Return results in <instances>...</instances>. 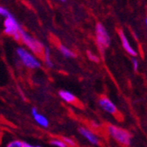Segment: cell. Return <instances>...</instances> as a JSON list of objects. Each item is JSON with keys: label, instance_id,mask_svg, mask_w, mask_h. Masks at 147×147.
<instances>
[{"label": "cell", "instance_id": "3957f363", "mask_svg": "<svg viewBox=\"0 0 147 147\" xmlns=\"http://www.w3.org/2000/svg\"><path fill=\"white\" fill-rule=\"evenodd\" d=\"M22 29L21 26L13 15L10 14L8 17L5 18L3 28L5 34L11 36L17 42H20V32Z\"/></svg>", "mask_w": 147, "mask_h": 147}, {"label": "cell", "instance_id": "ba28073f", "mask_svg": "<svg viewBox=\"0 0 147 147\" xmlns=\"http://www.w3.org/2000/svg\"><path fill=\"white\" fill-rule=\"evenodd\" d=\"M31 115L34 120V122L39 125V126H41L44 129L48 128L49 126V120L48 118L43 115L41 113H39L38 112V109L36 108H32L31 109Z\"/></svg>", "mask_w": 147, "mask_h": 147}, {"label": "cell", "instance_id": "d6986e66", "mask_svg": "<svg viewBox=\"0 0 147 147\" xmlns=\"http://www.w3.org/2000/svg\"><path fill=\"white\" fill-rule=\"evenodd\" d=\"M24 147H41L40 145H37V144H30V143H26L24 141Z\"/></svg>", "mask_w": 147, "mask_h": 147}, {"label": "cell", "instance_id": "8fae6325", "mask_svg": "<svg viewBox=\"0 0 147 147\" xmlns=\"http://www.w3.org/2000/svg\"><path fill=\"white\" fill-rule=\"evenodd\" d=\"M43 61H44V64L47 66L48 68L52 69L54 67V63H53V60L51 58V52L50 49L48 47H44V50H43Z\"/></svg>", "mask_w": 147, "mask_h": 147}, {"label": "cell", "instance_id": "30bf717a", "mask_svg": "<svg viewBox=\"0 0 147 147\" xmlns=\"http://www.w3.org/2000/svg\"><path fill=\"white\" fill-rule=\"evenodd\" d=\"M58 95L63 101L67 102V103L71 104L77 100V97L73 94V93L69 91H66V90H60L58 92Z\"/></svg>", "mask_w": 147, "mask_h": 147}, {"label": "cell", "instance_id": "2e32d148", "mask_svg": "<svg viewBox=\"0 0 147 147\" xmlns=\"http://www.w3.org/2000/svg\"><path fill=\"white\" fill-rule=\"evenodd\" d=\"M11 14L10 11L3 5H0V17H4L6 18Z\"/></svg>", "mask_w": 147, "mask_h": 147}, {"label": "cell", "instance_id": "9a60e30c", "mask_svg": "<svg viewBox=\"0 0 147 147\" xmlns=\"http://www.w3.org/2000/svg\"><path fill=\"white\" fill-rule=\"evenodd\" d=\"M62 140L66 144L68 147H76L77 146V144L75 142L74 139H72L71 138H68V137H63L62 138Z\"/></svg>", "mask_w": 147, "mask_h": 147}, {"label": "cell", "instance_id": "6da1fadb", "mask_svg": "<svg viewBox=\"0 0 147 147\" xmlns=\"http://www.w3.org/2000/svg\"><path fill=\"white\" fill-rule=\"evenodd\" d=\"M16 55L20 62L26 68L30 70H36L41 68L42 62L26 48H24L22 46L18 47L16 49Z\"/></svg>", "mask_w": 147, "mask_h": 147}, {"label": "cell", "instance_id": "ffe728a7", "mask_svg": "<svg viewBox=\"0 0 147 147\" xmlns=\"http://www.w3.org/2000/svg\"><path fill=\"white\" fill-rule=\"evenodd\" d=\"M145 23H146V26H147V18H146V20H145Z\"/></svg>", "mask_w": 147, "mask_h": 147}, {"label": "cell", "instance_id": "5b68a950", "mask_svg": "<svg viewBox=\"0 0 147 147\" xmlns=\"http://www.w3.org/2000/svg\"><path fill=\"white\" fill-rule=\"evenodd\" d=\"M95 37H96V42L100 49V50L103 52L105 49L108 48L110 45L111 42V38L105 28V26L101 23H98L95 28Z\"/></svg>", "mask_w": 147, "mask_h": 147}, {"label": "cell", "instance_id": "277c9868", "mask_svg": "<svg viewBox=\"0 0 147 147\" xmlns=\"http://www.w3.org/2000/svg\"><path fill=\"white\" fill-rule=\"evenodd\" d=\"M108 132H109V134L119 144H123L125 146L130 145L132 137L128 130L122 129V128H119L115 125H109Z\"/></svg>", "mask_w": 147, "mask_h": 147}, {"label": "cell", "instance_id": "5bb4252c", "mask_svg": "<svg viewBox=\"0 0 147 147\" xmlns=\"http://www.w3.org/2000/svg\"><path fill=\"white\" fill-rule=\"evenodd\" d=\"M50 144L55 147H68L66 144L62 140V138H53L50 140Z\"/></svg>", "mask_w": 147, "mask_h": 147}, {"label": "cell", "instance_id": "8992f818", "mask_svg": "<svg viewBox=\"0 0 147 147\" xmlns=\"http://www.w3.org/2000/svg\"><path fill=\"white\" fill-rule=\"evenodd\" d=\"M78 132H79V134L81 135L86 141H88L91 144L98 145L100 144L99 137L92 129H90L86 127H84V126H80L78 128Z\"/></svg>", "mask_w": 147, "mask_h": 147}, {"label": "cell", "instance_id": "44dd1931", "mask_svg": "<svg viewBox=\"0 0 147 147\" xmlns=\"http://www.w3.org/2000/svg\"><path fill=\"white\" fill-rule=\"evenodd\" d=\"M0 20H1V17H0Z\"/></svg>", "mask_w": 147, "mask_h": 147}, {"label": "cell", "instance_id": "ac0fdd59", "mask_svg": "<svg viewBox=\"0 0 147 147\" xmlns=\"http://www.w3.org/2000/svg\"><path fill=\"white\" fill-rule=\"evenodd\" d=\"M132 63H133V68H134L135 71H137L138 69V60L135 59V58H133L132 59Z\"/></svg>", "mask_w": 147, "mask_h": 147}, {"label": "cell", "instance_id": "52a82bcc", "mask_svg": "<svg viewBox=\"0 0 147 147\" xmlns=\"http://www.w3.org/2000/svg\"><path fill=\"white\" fill-rule=\"evenodd\" d=\"M99 106L107 113L110 115H115L117 113L116 106L106 96H101L98 100Z\"/></svg>", "mask_w": 147, "mask_h": 147}, {"label": "cell", "instance_id": "7c38bea8", "mask_svg": "<svg viewBox=\"0 0 147 147\" xmlns=\"http://www.w3.org/2000/svg\"><path fill=\"white\" fill-rule=\"evenodd\" d=\"M59 51L61 52V54L66 58H73L76 57V54L71 49H70L68 47L62 45V44L59 45Z\"/></svg>", "mask_w": 147, "mask_h": 147}, {"label": "cell", "instance_id": "9c48e42d", "mask_svg": "<svg viewBox=\"0 0 147 147\" xmlns=\"http://www.w3.org/2000/svg\"><path fill=\"white\" fill-rule=\"evenodd\" d=\"M119 36H120V39H121V42H122V45H123V48L125 49V51L129 54L130 56H133V57H136L137 56V51L132 48V46L129 44L128 39L125 35V34L122 31V30H119Z\"/></svg>", "mask_w": 147, "mask_h": 147}, {"label": "cell", "instance_id": "7a4b0ae2", "mask_svg": "<svg viewBox=\"0 0 147 147\" xmlns=\"http://www.w3.org/2000/svg\"><path fill=\"white\" fill-rule=\"evenodd\" d=\"M20 42L28 48V49L30 52H32L34 55L41 56L43 54V50H44L43 44L40 42L39 40L32 36L30 34H28L24 29H22L20 32Z\"/></svg>", "mask_w": 147, "mask_h": 147}, {"label": "cell", "instance_id": "e0dca14e", "mask_svg": "<svg viewBox=\"0 0 147 147\" xmlns=\"http://www.w3.org/2000/svg\"><path fill=\"white\" fill-rule=\"evenodd\" d=\"M87 56H88L89 59L92 60V62H94V63H98L99 62V57L96 55L93 54V53H92L91 51H87Z\"/></svg>", "mask_w": 147, "mask_h": 147}, {"label": "cell", "instance_id": "4fadbf2b", "mask_svg": "<svg viewBox=\"0 0 147 147\" xmlns=\"http://www.w3.org/2000/svg\"><path fill=\"white\" fill-rule=\"evenodd\" d=\"M5 147H24V141L20 139H12L6 144Z\"/></svg>", "mask_w": 147, "mask_h": 147}]
</instances>
